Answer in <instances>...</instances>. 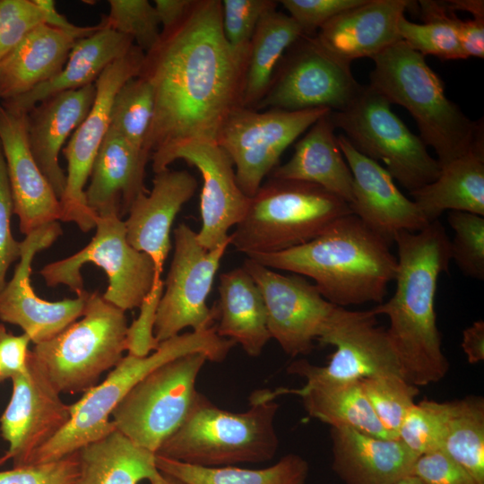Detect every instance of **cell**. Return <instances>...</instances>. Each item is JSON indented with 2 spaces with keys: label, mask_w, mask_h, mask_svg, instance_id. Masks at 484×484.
<instances>
[{
  "label": "cell",
  "mask_w": 484,
  "mask_h": 484,
  "mask_svg": "<svg viewBox=\"0 0 484 484\" xmlns=\"http://www.w3.org/2000/svg\"><path fill=\"white\" fill-rule=\"evenodd\" d=\"M245 68L223 35L220 0H195L176 27L161 32L138 74L153 91L144 144L151 165L184 143L217 141L229 112L241 106Z\"/></svg>",
  "instance_id": "1"
},
{
  "label": "cell",
  "mask_w": 484,
  "mask_h": 484,
  "mask_svg": "<svg viewBox=\"0 0 484 484\" xmlns=\"http://www.w3.org/2000/svg\"><path fill=\"white\" fill-rule=\"evenodd\" d=\"M450 240L438 220L418 232L398 233L393 240L398 249L395 291L372 308L376 315L389 318L386 333L402 375L417 387L439 382L449 369L436 324L435 296L440 273L448 271Z\"/></svg>",
  "instance_id": "2"
},
{
  "label": "cell",
  "mask_w": 484,
  "mask_h": 484,
  "mask_svg": "<svg viewBox=\"0 0 484 484\" xmlns=\"http://www.w3.org/2000/svg\"><path fill=\"white\" fill-rule=\"evenodd\" d=\"M390 245L350 213L303 245L247 257L273 270L313 279L326 300L344 307L383 303L397 271V257Z\"/></svg>",
  "instance_id": "3"
},
{
  "label": "cell",
  "mask_w": 484,
  "mask_h": 484,
  "mask_svg": "<svg viewBox=\"0 0 484 484\" xmlns=\"http://www.w3.org/2000/svg\"><path fill=\"white\" fill-rule=\"evenodd\" d=\"M285 388L262 390L250 397V408L231 412L199 393L181 427L160 446L156 454L201 467L259 463L274 457L279 437L274 419Z\"/></svg>",
  "instance_id": "4"
},
{
  "label": "cell",
  "mask_w": 484,
  "mask_h": 484,
  "mask_svg": "<svg viewBox=\"0 0 484 484\" xmlns=\"http://www.w3.org/2000/svg\"><path fill=\"white\" fill-rule=\"evenodd\" d=\"M373 60L369 85L391 104L408 110L441 168L483 141L482 120L472 121L446 97L442 80L425 56L403 40Z\"/></svg>",
  "instance_id": "5"
},
{
  "label": "cell",
  "mask_w": 484,
  "mask_h": 484,
  "mask_svg": "<svg viewBox=\"0 0 484 484\" xmlns=\"http://www.w3.org/2000/svg\"><path fill=\"white\" fill-rule=\"evenodd\" d=\"M226 348V341L211 327L163 341L145 357L127 354L101 383L69 405L67 424L31 456L28 464L62 459L115 430L110 419L113 410L136 383L160 366L191 353H203L208 361L218 362L223 358Z\"/></svg>",
  "instance_id": "6"
},
{
  "label": "cell",
  "mask_w": 484,
  "mask_h": 484,
  "mask_svg": "<svg viewBox=\"0 0 484 484\" xmlns=\"http://www.w3.org/2000/svg\"><path fill=\"white\" fill-rule=\"evenodd\" d=\"M350 213L347 202L317 185L270 177L250 198L229 235L230 245L247 256L284 251L312 240Z\"/></svg>",
  "instance_id": "7"
},
{
  "label": "cell",
  "mask_w": 484,
  "mask_h": 484,
  "mask_svg": "<svg viewBox=\"0 0 484 484\" xmlns=\"http://www.w3.org/2000/svg\"><path fill=\"white\" fill-rule=\"evenodd\" d=\"M127 327L125 311L94 291L80 320L30 353L59 393H85L123 359Z\"/></svg>",
  "instance_id": "8"
},
{
  "label": "cell",
  "mask_w": 484,
  "mask_h": 484,
  "mask_svg": "<svg viewBox=\"0 0 484 484\" xmlns=\"http://www.w3.org/2000/svg\"><path fill=\"white\" fill-rule=\"evenodd\" d=\"M336 128L361 154L382 161L404 188L412 192L433 182L441 165L419 136L392 111L391 103L370 85L362 86L354 100L341 111H331Z\"/></svg>",
  "instance_id": "9"
},
{
  "label": "cell",
  "mask_w": 484,
  "mask_h": 484,
  "mask_svg": "<svg viewBox=\"0 0 484 484\" xmlns=\"http://www.w3.org/2000/svg\"><path fill=\"white\" fill-rule=\"evenodd\" d=\"M208 361L203 353L170 360L143 377L111 413L117 430L157 453L184 423L199 394L196 379Z\"/></svg>",
  "instance_id": "10"
},
{
  "label": "cell",
  "mask_w": 484,
  "mask_h": 484,
  "mask_svg": "<svg viewBox=\"0 0 484 484\" xmlns=\"http://www.w3.org/2000/svg\"><path fill=\"white\" fill-rule=\"evenodd\" d=\"M96 233L90 243L66 258L45 265L39 274L49 287L67 286L77 296L85 294L81 268L93 264L108 280L103 298L126 311L140 307L150 291L155 266L147 254L127 241L124 220L117 215L97 216Z\"/></svg>",
  "instance_id": "11"
},
{
  "label": "cell",
  "mask_w": 484,
  "mask_h": 484,
  "mask_svg": "<svg viewBox=\"0 0 484 484\" xmlns=\"http://www.w3.org/2000/svg\"><path fill=\"white\" fill-rule=\"evenodd\" d=\"M328 108L260 111L235 107L226 117L216 143L233 162L238 186L249 198L278 166L283 151Z\"/></svg>",
  "instance_id": "12"
},
{
  "label": "cell",
  "mask_w": 484,
  "mask_h": 484,
  "mask_svg": "<svg viewBox=\"0 0 484 484\" xmlns=\"http://www.w3.org/2000/svg\"><path fill=\"white\" fill-rule=\"evenodd\" d=\"M280 63L266 94L255 109L341 111L362 88L351 73L350 64L329 54L315 36L302 35Z\"/></svg>",
  "instance_id": "13"
},
{
  "label": "cell",
  "mask_w": 484,
  "mask_h": 484,
  "mask_svg": "<svg viewBox=\"0 0 484 484\" xmlns=\"http://www.w3.org/2000/svg\"><path fill=\"white\" fill-rule=\"evenodd\" d=\"M174 254L164 281L154 324V336L166 341L187 327L202 331L219 317L217 305L207 306L215 274L230 240L212 250L198 242L196 232L180 223L174 229Z\"/></svg>",
  "instance_id": "14"
},
{
  "label": "cell",
  "mask_w": 484,
  "mask_h": 484,
  "mask_svg": "<svg viewBox=\"0 0 484 484\" xmlns=\"http://www.w3.org/2000/svg\"><path fill=\"white\" fill-rule=\"evenodd\" d=\"M144 56L145 53L134 45L124 56L105 68L95 82V99L88 115L64 149L67 175L65 188L59 199L60 220L75 223L83 232L95 228L97 216L87 205L84 186L109 129L114 98L125 82L139 74Z\"/></svg>",
  "instance_id": "15"
},
{
  "label": "cell",
  "mask_w": 484,
  "mask_h": 484,
  "mask_svg": "<svg viewBox=\"0 0 484 484\" xmlns=\"http://www.w3.org/2000/svg\"><path fill=\"white\" fill-rule=\"evenodd\" d=\"M376 316L372 309L351 311L338 307L326 331L317 340L321 345L335 348L328 363L316 366L298 359L288 367V373L306 380L359 381L383 375L402 376L386 329L378 326Z\"/></svg>",
  "instance_id": "16"
},
{
  "label": "cell",
  "mask_w": 484,
  "mask_h": 484,
  "mask_svg": "<svg viewBox=\"0 0 484 484\" xmlns=\"http://www.w3.org/2000/svg\"><path fill=\"white\" fill-rule=\"evenodd\" d=\"M243 266L264 297L271 338L290 357L310 353L338 306L326 300L304 276L281 274L248 257Z\"/></svg>",
  "instance_id": "17"
},
{
  "label": "cell",
  "mask_w": 484,
  "mask_h": 484,
  "mask_svg": "<svg viewBox=\"0 0 484 484\" xmlns=\"http://www.w3.org/2000/svg\"><path fill=\"white\" fill-rule=\"evenodd\" d=\"M11 380L12 396L0 418V432L8 443L0 465L12 460L15 467L28 464L65 428L70 410L30 352L27 370Z\"/></svg>",
  "instance_id": "18"
},
{
  "label": "cell",
  "mask_w": 484,
  "mask_h": 484,
  "mask_svg": "<svg viewBox=\"0 0 484 484\" xmlns=\"http://www.w3.org/2000/svg\"><path fill=\"white\" fill-rule=\"evenodd\" d=\"M62 232L54 221L25 236L13 275L0 291V321L21 327L34 344L49 340L80 318L90 294L52 302L38 297L30 284L36 254L48 248Z\"/></svg>",
  "instance_id": "19"
},
{
  "label": "cell",
  "mask_w": 484,
  "mask_h": 484,
  "mask_svg": "<svg viewBox=\"0 0 484 484\" xmlns=\"http://www.w3.org/2000/svg\"><path fill=\"white\" fill-rule=\"evenodd\" d=\"M177 160L195 167L202 176L199 244L212 250L229 241V229L243 219L250 201L238 186L231 159L216 142H191L168 152L151 165L152 170H165Z\"/></svg>",
  "instance_id": "20"
},
{
  "label": "cell",
  "mask_w": 484,
  "mask_h": 484,
  "mask_svg": "<svg viewBox=\"0 0 484 484\" xmlns=\"http://www.w3.org/2000/svg\"><path fill=\"white\" fill-rule=\"evenodd\" d=\"M337 143L353 178L352 214L390 244L398 233L418 232L429 223L383 166L359 152L344 135H338Z\"/></svg>",
  "instance_id": "21"
},
{
  "label": "cell",
  "mask_w": 484,
  "mask_h": 484,
  "mask_svg": "<svg viewBox=\"0 0 484 484\" xmlns=\"http://www.w3.org/2000/svg\"><path fill=\"white\" fill-rule=\"evenodd\" d=\"M0 143L21 232L27 236L60 220L59 198L30 149L27 113L0 105Z\"/></svg>",
  "instance_id": "22"
},
{
  "label": "cell",
  "mask_w": 484,
  "mask_h": 484,
  "mask_svg": "<svg viewBox=\"0 0 484 484\" xmlns=\"http://www.w3.org/2000/svg\"><path fill=\"white\" fill-rule=\"evenodd\" d=\"M196 178L186 170L167 169L155 173L151 191L140 194L124 220L128 243L147 254L161 276L171 248L170 230L182 206L197 189Z\"/></svg>",
  "instance_id": "23"
},
{
  "label": "cell",
  "mask_w": 484,
  "mask_h": 484,
  "mask_svg": "<svg viewBox=\"0 0 484 484\" xmlns=\"http://www.w3.org/2000/svg\"><path fill=\"white\" fill-rule=\"evenodd\" d=\"M410 4L408 0H365L331 19L315 38L342 62L374 59L401 40L398 24Z\"/></svg>",
  "instance_id": "24"
},
{
  "label": "cell",
  "mask_w": 484,
  "mask_h": 484,
  "mask_svg": "<svg viewBox=\"0 0 484 484\" xmlns=\"http://www.w3.org/2000/svg\"><path fill=\"white\" fill-rule=\"evenodd\" d=\"M95 82L55 94L27 113L28 141L31 153L60 199L66 175L58 156L68 136L88 115L95 99Z\"/></svg>",
  "instance_id": "25"
},
{
  "label": "cell",
  "mask_w": 484,
  "mask_h": 484,
  "mask_svg": "<svg viewBox=\"0 0 484 484\" xmlns=\"http://www.w3.org/2000/svg\"><path fill=\"white\" fill-rule=\"evenodd\" d=\"M150 158L111 129L95 157L86 203L96 216L127 214L135 198L148 192L145 167Z\"/></svg>",
  "instance_id": "26"
},
{
  "label": "cell",
  "mask_w": 484,
  "mask_h": 484,
  "mask_svg": "<svg viewBox=\"0 0 484 484\" xmlns=\"http://www.w3.org/2000/svg\"><path fill=\"white\" fill-rule=\"evenodd\" d=\"M332 469L345 484H394L411 474L419 456L399 439L331 428Z\"/></svg>",
  "instance_id": "27"
},
{
  "label": "cell",
  "mask_w": 484,
  "mask_h": 484,
  "mask_svg": "<svg viewBox=\"0 0 484 484\" xmlns=\"http://www.w3.org/2000/svg\"><path fill=\"white\" fill-rule=\"evenodd\" d=\"M99 23L96 32L74 43L64 67L55 77L23 95L4 100L2 106L28 113L55 94L94 83L107 66L124 56L134 45L130 37L106 27L101 21Z\"/></svg>",
  "instance_id": "28"
},
{
  "label": "cell",
  "mask_w": 484,
  "mask_h": 484,
  "mask_svg": "<svg viewBox=\"0 0 484 484\" xmlns=\"http://www.w3.org/2000/svg\"><path fill=\"white\" fill-rule=\"evenodd\" d=\"M330 113L320 117L297 142L292 157L277 166L271 177L317 185L350 204L353 178L337 143Z\"/></svg>",
  "instance_id": "29"
},
{
  "label": "cell",
  "mask_w": 484,
  "mask_h": 484,
  "mask_svg": "<svg viewBox=\"0 0 484 484\" xmlns=\"http://www.w3.org/2000/svg\"><path fill=\"white\" fill-rule=\"evenodd\" d=\"M77 40L47 24L32 30L0 60V99L19 97L55 77Z\"/></svg>",
  "instance_id": "30"
},
{
  "label": "cell",
  "mask_w": 484,
  "mask_h": 484,
  "mask_svg": "<svg viewBox=\"0 0 484 484\" xmlns=\"http://www.w3.org/2000/svg\"><path fill=\"white\" fill-rule=\"evenodd\" d=\"M219 336L239 344L251 357H258L272 339L262 292L242 267L222 272L218 286Z\"/></svg>",
  "instance_id": "31"
},
{
  "label": "cell",
  "mask_w": 484,
  "mask_h": 484,
  "mask_svg": "<svg viewBox=\"0 0 484 484\" xmlns=\"http://www.w3.org/2000/svg\"><path fill=\"white\" fill-rule=\"evenodd\" d=\"M410 194L429 223L445 211L484 216V141L442 167L433 182Z\"/></svg>",
  "instance_id": "32"
},
{
  "label": "cell",
  "mask_w": 484,
  "mask_h": 484,
  "mask_svg": "<svg viewBox=\"0 0 484 484\" xmlns=\"http://www.w3.org/2000/svg\"><path fill=\"white\" fill-rule=\"evenodd\" d=\"M75 484H139L151 482L160 471L156 454L133 443L115 429L78 451Z\"/></svg>",
  "instance_id": "33"
},
{
  "label": "cell",
  "mask_w": 484,
  "mask_h": 484,
  "mask_svg": "<svg viewBox=\"0 0 484 484\" xmlns=\"http://www.w3.org/2000/svg\"><path fill=\"white\" fill-rule=\"evenodd\" d=\"M298 395L307 414L333 428H349L385 439H396L374 413L359 381L306 380Z\"/></svg>",
  "instance_id": "34"
},
{
  "label": "cell",
  "mask_w": 484,
  "mask_h": 484,
  "mask_svg": "<svg viewBox=\"0 0 484 484\" xmlns=\"http://www.w3.org/2000/svg\"><path fill=\"white\" fill-rule=\"evenodd\" d=\"M302 35L296 22L276 8L263 15L250 43L244 73L242 107L255 108L261 101L283 55Z\"/></svg>",
  "instance_id": "35"
},
{
  "label": "cell",
  "mask_w": 484,
  "mask_h": 484,
  "mask_svg": "<svg viewBox=\"0 0 484 484\" xmlns=\"http://www.w3.org/2000/svg\"><path fill=\"white\" fill-rule=\"evenodd\" d=\"M156 464L162 473L186 484H305L309 472L308 462L295 454L263 469L201 467L157 454Z\"/></svg>",
  "instance_id": "36"
},
{
  "label": "cell",
  "mask_w": 484,
  "mask_h": 484,
  "mask_svg": "<svg viewBox=\"0 0 484 484\" xmlns=\"http://www.w3.org/2000/svg\"><path fill=\"white\" fill-rule=\"evenodd\" d=\"M441 451L484 484V400L469 395L449 402V417Z\"/></svg>",
  "instance_id": "37"
},
{
  "label": "cell",
  "mask_w": 484,
  "mask_h": 484,
  "mask_svg": "<svg viewBox=\"0 0 484 484\" xmlns=\"http://www.w3.org/2000/svg\"><path fill=\"white\" fill-rule=\"evenodd\" d=\"M422 23L412 22L402 16L398 29L401 39L422 56L445 60L467 58L457 33L460 18L448 8L445 1L419 2Z\"/></svg>",
  "instance_id": "38"
},
{
  "label": "cell",
  "mask_w": 484,
  "mask_h": 484,
  "mask_svg": "<svg viewBox=\"0 0 484 484\" xmlns=\"http://www.w3.org/2000/svg\"><path fill=\"white\" fill-rule=\"evenodd\" d=\"M153 113L151 85L145 78L137 75L125 82L116 94L111 108L109 129L144 152Z\"/></svg>",
  "instance_id": "39"
},
{
  "label": "cell",
  "mask_w": 484,
  "mask_h": 484,
  "mask_svg": "<svg viewBox=\"0 0 484 484\" xmlns=\"http://www.w3.org/2000/svg\"><path fill=\"white\" fill-rule=\"evenodd\" d=\"M359 382L378 420L393 438L398 439L400 426L416 402L419 387L398 375L376 376Z\"/></svg>",
  "instance_id": "40"
},
{
  "label": "cell",
  "mask_w": 484,
  "mask_h": 484,
  "mask_svg": "<svg viewBox=\"0 0 484 484\" xmlns=\"http://www.w3.org/2000/svg\"><path fill=\"white\" fill-rule=\"evenodd\" d=\"M449 417V402L423 400L408 411L398 431L417 456L441 450Z\"/></svg>",
  "instance_id": "41"
},
{
  "label": "cell",
  "mask_w": 484,
  "mask_h": 484,
  "mask_svg": "<svg viewBox=\"0 0 484 484\" xmlns=\"http://www.w3.org/2000/svg\"><path fill=\"white\" fill-rule=\"evenodd\" d=\"M103 24L130 37L145 54L160 42V21L153 4L147 0H109Z\"/></svg>",
  "instance_id": "42"
},
{
  "label": "cell",
  "mask_w": 484,
  "mask_h": 484,
  "mask_svg": "<svg viewBox=\"0 0 484 484\" xmlns=\"http://www.w3.org/2000/svg\"><path fill=\"white\" fill-rule=\"evenodd\" d=\"M447 221L454 231L450 240L451 260L467 277L484 279V217L449 211Z\"/></svg>",
  "instance_id": "43"
},
{
  "label": "cell",
  "mask_w": 484,
  "mask_h": 484,
  "mask_svg": "<svg viewBox=\"0 0 484 484\" xmlns=\"http://www.w3.org/2000/svg\"><path fill=\"white\" fill-rule=\"evenodd\" d=\"M279 2L272 0H223L221 24L225 39L236 58L246 65L250 43L258 22Z\"/></svg>",
  "instance_id": "44"
},
{
  "label": "cell",
  "mask_w": 484,
  "mask_h": 484,
  "mask_svg": "<svg viewBox=\"0 0 484 484\" xmlns=\"http://www.w3.org/2000/svg\"><path fill=\"white\" fill-rule=\"evenodd\" d=\"M44 22L34 0H0V60Z\"/></svg>",
  "instance_id": "45"
},
{
  "label": "cell",
  "mask_w": 484,
  "mask_h": 484,
  "mask_svg": "<svg viewBox=\"0 0 484 484\" xmlns=\"http://www.w3.org/2000/svg\"><path fill=\"white\" fill-rule=\"evenodd\" d=\"M79 476L78 452L62 459L15 466L0 471V484H75Z\"/></svg>",
  "instance_id": "46"
},
{
  "label": "cell",
  "mask_w": 484,
  "mask_h": 484,
  "mask_svg": "<svg viewBox=\"0 0 484 484\" xmlns=\"http://www.w3.org/2000/svg\"><path fill=\"white\" fill-rule=\"evenodd\" d=\"M163 290L164 281L161 276L155 275L150 291L139 307L138 317L127 327L126 351L128 355L145 357L159 347L160 342L155 338L153 330Z\"/></svg>",
  "instance_id": "47"
},
{
  "label": "cell",
  "mask_w": 484,
  "mask_h": 484,
  "mask_svg": "<svg viewBox=\"0 0 484 484\" xmlns=\"http://www.w3.org/2000/svg\"><path fill=\"white\" fill-rule=\"evenodd\" d=\"M365 0H281L305 36H315L336 15L361 4Z\"/></svg>",
  "instance_id": "48"
},
{
  "label": "cell",
  "mask_w": 484,
  "mask_h": 484,
  "mask_svg": "<svg viewBox=\"0 0 484 484\" xmlns=\"http://www.w3.org/2000/svg\"><path fill=\"white\" fill-rule=\"evenodd\" d=\"M13 213V196L0 143V291L7 282L9 266L20 259L22 251V243L13 238L11 230Z\"/></svg>",
  "instance_id": "49"
},
{
  "label": "cell",
  "mask_w": 484,
  "mask_h": 484,
  "mask_svg": "<svg viewBox=\"0 0 484 484\" xmlns=\"http://www.w3.org/2000/svg\"><path fill=\"white\" fill-rule=\"evenodd\" d=\"M411 474L418 477L423 484H478L461 465L441 450L419 455Z\"/></svg>",
  "instance_id": "50"
},
{
  "label": "cell",
  "mask_w": 484,
  "mask_h": 484,
  "mask_svg": "<svg viewBox=\"0 0 484 484\" xmlns=\"http://www.w3.org/2000/svg\"><path fill=\"white\" fill-rule=\"evenodd\" d=\"M30 342L31 340L26 333L14 335L0 324V371L4 379L27 370Z\"/></svg>",
  "instance_id": "51"
},
{
  "label": "cell",
  "mask_w": 484,
  "mask_h": 484,
  "mask_svg": "<svg viewBox=\"0 0 484 484\" xmlns=\"http://www.w3.org/2000/svg\"><path fill=\"white\" fill-rule=\"evenodd\" d=\"M457 33L467 58L484 57V18L459 19Z\"/></svg>",
  "instance_id": "52"
},
{
  "label": "cell",
  "mask_w": 484,
  "mask_h": 484,
  "mask_svg": "<svg viewBox=\"0 0 484 484\" xmlns=\"http://www.w3.org/2000/svg\"><path fill=\"white\" fill-rule=\"evenodd\" d=\"M34 1L43 12L44 24L65 31L74 36L77 39L88 37L100 28V23L91 26H77L70 22L65 16L57 11L55 1L53 0Z\"/></svg>",
  "instance_id": "53"
},
{
  "label": "cell",
  "mask_w": 484,
  "mask_h": 484,
  "mask_svg": "<svg viewBox=\"0 0 484 484\" xmlns=\"http://www.w3.org/2000/svg\"><path fill=\"white\" fill-rule=\"evenodd\" d=\"M194 0H155L154 7L162 25L161 32L176 27L187 14L193 6Z\"/></svg>",
  "instance_id": "54"
},
{
  "label": "cell",
  "mask_w": 484,
  "mask_h": 484,
  "mask_svg": "<svg viewBox=\"0 0 484 484\" xmlns=\"http://www.w3.org/2000/svg\"><path fill=\"white\" fill-rule=\"evenodd\" d=\"M462 348L470 364L484 359V322L475 321L462 332Z\"/></svg>",
  "instance_id": "55"
},
{
  "label": "cell",
  "mask_w": 484,
  "mask_h": 484,
  "mask_svg": "<svg viewBox=\"0 0 484 484\" xmlns=\"http://www.w3.org/2000/svg\"><path fill=\"white\" fill-rule=\"evenodd\" d=\"M452 11L468 12L474 18H484V2L482 0H449L445 1Z\"/></svg>",
  "instance_id": "56"
},
{
  "label": "cell",
  "mask_w": 484,
  "mask_h": 484,
  "mask_svg": "<svg viewBox=\"0 0 484 484\" xmlns=\"http://www.w3.org/2000/svg\"><path fill=\"white\" fill-rule=\"evenodd\" d=\"M149 484H186V483L161 472L160 475L156 480H154L151 482H149Z\"/></svg>",
  "instance_id": "57"
},
{
  "label": "cell",
  "mask_w": 484,
  "mask_h": 484,
  "mask_svg": "<svg viewBox=\"0 0 484 484\" xmlns=\"http://www.w3.org/2000/svg\"><path fill=\"white\" fill-rule=\"evenodd\" d=\"M394 484H423L422 481L416 476L412 474H409L398 481H396Z\"/></svg>",
  "instance_id": "58"
},
{
  "label": "cell",
  "mask_w": 484,
  "mask_h": 484,
  "mask_svg": "<svg viewBox=\"0 0 484 484\" xmlns=\"http://www.w3.org/2000/svg\"><path fill=\"white\" fill-rule=\"evenodd\" d=\"M4 380H5V379H4V377L3 376V375H2V373H1V371H0V382H2V381H4Z\"/></svg>",
  "instance_id": "59"
}]
</instances>
